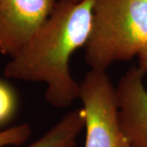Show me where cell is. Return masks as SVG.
Here are the masks:
<instances>
[{"label": "cell", "instance_id": "4", "mask_svg": "<svg viewBox=\"0 0 147 147\" xmlns=\"http://www.w3.org/2000/svg\"><path fill=\"white\" fill-rule=\"evenodd\" d=\"M58 0H0V54L13 57L30 41Z\"/></svg>", "mask_w": 147, "mask_h": 147}, {"label": "cell", "instance_id": "3", "mask_svg": "<svg viewBox=\"0 0 147 147\" xmlns=\"http://www.w3.org/2000/svg\"><path fill=\"white\" fill-rule=\"evenodd\" d=\"M79 98L85 115L84 147H131L119 126L115 87L105 71L85 74Z\"/></svg>", "mask_w": 147, "mask_h": 147}, {"label": "cell", "instance_id": "5", "mask_svg": "<svg viewBox=\"0 0 147 147\" xmlns=\"http://www.w3.org/2000/svg\"><path fill=\"white\" fill-rule=\"evenodd\" d=\"M146 72L140 66H131L115 86L119 126L131 147H147Z\"/></svg>", "mask_w": 147, "mask_h": 147}, {"label": "cell", "instance_id": "2", "mask_svg": "<svg viewBox=\"0 0 147 147\" xmlns=\"http://www.w3.org/2000/svg\"><path fill=\"white\" fill-rule=\"evenodd\" d=\"M147 47V0H95L85 45L91 69L106 71L130 61Z\"/></svg>", "mask_w": 147, "mask_h": 147}, {"label": "cell", "instance_id": "8", "mask_svg": "<svg viewBox=\"0 0 147 147\" xmlns=\"http://www.w3.org/2000/svg\"><path fill=\"white\" fill-rule=\"evenodd\" d=\"M30 134L31 127L26 123L0 131V147L21 146L28 141Z\"/></svg>", "mask_w": 147, "mask_h": 147}, {"label": "cell", "instance_id": "1", "mask_svg": "<svg viewBox=\"0 0 147 147\" xmlns=\"http://www.w3.org/2000/svg\"><path fill=\"white\" fill-rule=\"evenodd\" d=\"M94 1L58 0L34 36L6 65V78L43 83L48 103L57 108L71 105L79 98L80 84L70 73L69 59L88 42Z\"/></svg>", "mask_w": 147, "mask_h": 147}, {"label": "cell", "instance_id": "7", "mask_svg": "<svg viewBox=\"0 0 147 147\" xmlns=\"http://www.w3.org/2000/svg\"><path fill=\"white\" fill-rule=\"evenodd\" d=\"M16 96L7 84L0 80V126L13 117L16 110Z\"/></svg>", "mask_w": 147, "mask_h": 147}, {"label": "cell", "instance_id": "10", "mask_svg": "<svg viewBox=\"0 0 147 147\" xmlns=\"http://www.w3.org/2000/svg\"><path fill=\"white\" fill-rule=\"evenodd\" d=\"M64 1H67V2H71V3H77V2H79L81 0H64Z\"/></svg>", "mask_w": 147, "mask_h": 147}, {"label": "cell", "instance_id": "6", "mask_svg": "<svg viewBox=\"0 0 147 147\" xmlns=\"http://www.w3.org/2000/svg\"><path fill=\"white\" fill-rule=\"evenodd\" d=\"M85 127L83 108L75 109L51 127L42 136L25 147H76V140Z\"/></svg>", "mask_w": 147, "mask_h": 147}, {"label": "cell", "instance_id": "9", "mask_svg": "<svg viewBox=\"0 0 147 147\" xmlns=\"http://www.w3.org/2000/svg\"><path fill=\"white\" fill-rule=\"evenodd\" d=\"M138 66L147 70V47L138 55Z\"/></svg>", "mask_w": 147, "mask_h": 147}]
</instances>
